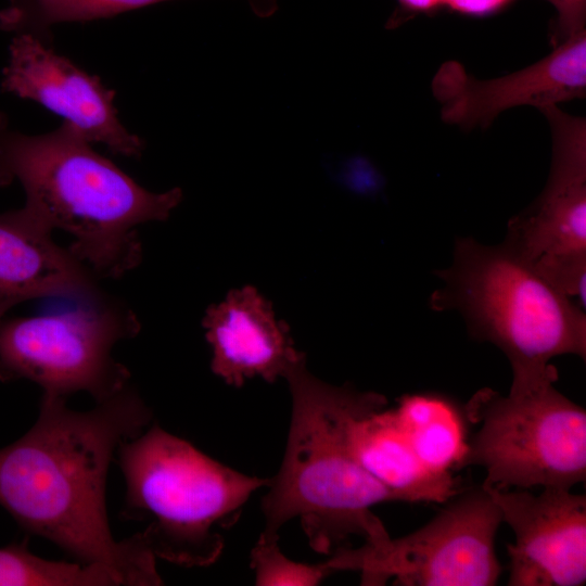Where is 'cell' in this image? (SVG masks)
<instances>
[{
  "label": "cell",
  "mask_w": 586,
  "mask_h": 586,
  "mask_svg": "<svg viewBox=\"0 0 586 586\" xmlns=\"http://www.w3.org/2000/svg\"><path fill=\"white\" fill-rule=\"evenodd\" d=\"M151 419L128 385L88 411L43 393L35 424L0 449V505L22 527L78 561L110 568L123 585H162L156 558L139 533L114 538L105 506L115 451Z\"/></svg>",
  "instance_id": "obj_1"
},
{
  "label": "cell",
  "mask_w": 586,
  "mask_h": 586,
  "mask_svg": "<svg viewBox=\"0 0 586 586\" xmlns=\"http://www.w3.org/2000/svg\"><path fill=\"white\" fill-rule=\"evenodd\" d=\"M432 90L444 122L466 129L488 127L509 109L531 105L539 111L585 98L586 29L553 46L538 62L492 79H479L457 61L434 75Z\"/></svg>",
  "instance_id": "obj_12"
},
{
  "label": "cell",
  "mask_w": 586,
  "mask_h": 586,
  "mask_svg": "<svg viewBox=\"0 0 586 586\" xmlns=\"http://www.w3.org/2000/svg\"><path fill=\"white\" fill-rule=\"evenodd\" d=\"M394 411L415 453L429 469H455L467 438L464 411L434 393L406 395Z\"/></svg>",
  "instance_id": "obj_16"
},
{
  "label": "cell",
  "mask_w": 586,
  "mask_h": 586,
  "mask_svg": "<svg viewBox=\"0 0 586 586\" xmlns=\"http://www.w3.org/2000/svg\"><path fill=\"white\" fill-rule=\"evenodd\" d=\"M540 112L552 138L549 176L537 199L509 220L504 243L585 308L586 120L558 105Z\"/></svg>",
  "instance_id": "obj_9"
},
{
  "label": "cell",
  "mask_w": 586,
  "mask_h": 586,
  "mask_svg": "<svg viewBox=\"0 0 586 586\" xmlns=\"http://www.w3.org/2000/svg\"><path fill=\"white\" fill-rule=\"evenodd\" d=\"M556 12L551 29L553 46L586 29V0H546Z\"/></svg>",
  "instance_id": "obj_20"
},
{
  "label": "cell",
  "mask_w": 586,
  "mask_h": 586,
  "mask_svg": "<svg viewBox=\"0 0 586 586\" xmlns=\"http://www.w3.org/2000/svg\"><path fill=\"white\" fill-rule=\"evenodd\" d=\"M24 207L0 214V322L14 306L46 296L102 298L94 273Z\"/></svg>",
  "instance_id": "obj_14"
},
{
  "label": "cell",
  "mask_w": 586,
  "mask_h": 586,
  "mask_svg": "<svg viewBox=\"0 0 586 586\" xmlns=\"http://www.w3.org/2000/svg\"><path fill=\"white\" fill-rule=\"evenodd\" d=\"M484 486V485H483ZM514 533L510 586H581L586 581V497L570 488L484 486Z\"/></svg>",
  "instance_id": "obj_11"
},
{
  "label": "cell",
  "mask_w": 586,
  "mask_h": 586,
  "mask_svg": "<svg viewBox=\"0 0 586 586\" xmlns=\"http://www.w3.org/2000/svg\"><path fill=\"white\" fill-rule=\"evenodd\" d=\"M164 1L169 0H9V5L0 12V28L50 43L51 29L55 25L109 18ZM247 2L260 17H267L277 10V0Z\"/></svg>",
  "instance_id": "obj_17"
},
{
  "label": "cell",
  "mask_w": 586,
  "mask_h": 586,
  "mask_svg": "<svg viewBox=\"0 0 586 586\" xmlns=\"http://www.w3.org/2000/svg\"><path fill=\"white\" fill-rule=\"evenodd\" d=\"M397 8L387 21V27L394 28L420 14H434L445 9L446 0H396Z\"/></svg>",
  "instance_id": "obj_22"
},
{
  "label": "cell",
  "mask_w": 586,
  "mask_h": 586,
  "mask_svg": "<svg viewBox=\"0 0 586 586\" xmlns=\"http://www.w3.org/2000/svg\"><path fill=\"white\" fill-rule=\"evenodd\" d=\"M203 326L213 372L237 387L256 375L272 383L305 359L285 322L276 320L271 304L254 286L233 290L209 306Z\"/></svg>",
  "instance_id": "obj_13"
},
{
  "label": "cell",
  "mask_w": 586,
  "mask_h": 586,
  "mask_svg": "<svg viewBox=\"0 0 586 586\" xmlns=\"http://www.w3.org/2000/svg\"><path fill=\"white\" fill-rule=\"evenodd\" d=\"M435 273V311L455 310L471 337L498 347L512 373L547 368L562 355L586 357L585 308L549 284L504 242L458 238L451 264Z\"/></svg>",
  "instance_id": "obj_4"
},
{
  "label": "cell",
  "mask_w": 586,
  "mask_h": 586,
  "mask_svg": "<svg viewBox=\"0 0 586 586\" xmlns=\"http://www.w3.org/2000/svg\"><path fill=\"white\" fill-rule=\"evenodd\" d=\"M118 575L107 566L53 561L30 552L26 544L0 548V586H118Z\"/></svg>",
  "instance_id": "obj_18"
},
{
  "label": "cell",
  "mask_w": 586,
  "mask_h": 586,
  "mask_svg": "<svg viewBox=\"0 0 586 586\" xmlns=\"http://www.w3.org/2000/svg\"><path fill=\"white\" fill-rule=\"evenodd\" d=\"M292 395V416L282 464L262 500V536L298 518L310 547L329 553L351 535L367 544L387 538L371 508L407 498L370 474L357 459L352 429L361 417L382 410L384 395L334 386L308 372L305 359L284 375Z\"/></svg>",
  "instance_id": "obj_2"
},
{
  "label": "cell",
  "mask_w": 586,
  "mask_h": 586,
  "mask_svg": "<svg viewBox=\"0 0 586 586\" xmlns=\"http://www.w3.org/2000/svg\"><path fill=\"white\" fill-rule=\"evenodd\" d=\"M92 144L66 122L27 135L0 113V187L18 180L23 207L39 224L69 233L67 249L95 276L118 278L141 263L137 226L167 219L182 190L144 189Z\"/></svg>",
  "instance_id": "obj_3"
},
{
  "label": "cell",
  "mask_w": 586,
  "mask_h": 586,
  "mask_svg": "<svg viewBox=\"0 0 586 586\" xmlns=\"http://www.w3.org/2000/svg\"><path fill=\"white\" fill-rule=\"evenodd\" d=\"M278 540L260 535L251 551L256 585L314 586L333 573L326 563L310 565L289 559L281 552Z\"/></svg>",
  "instance_id": "obj_19"
},
{
  "label": "cell",
  "mask_w": 586,
  "mask_h": 586,
  "mask_svg": "<svg viewBox=\"0 0 586 586\" xmlns=\"http://www.w3.org/2000/svg\"><path fill=\"white\" fill-rule=\"evenodd\" d=\"M502 517L483 485L457 495L415 532L357 549H340L324 562L333 573L356 571L362 585L492 586L501 574L495 550Z\"/></svg>",
  "instance_id": "obj_8"
},
{
  "label": "cell",
  "mask_w": 586,
  "mask_h": 586,
  "mask_svg": "<svg viewBox=\"0 0 586 586\" xmlns=\"http://www.w3.org/2000/svg\"><path fill=\"white\" fill-rule=\"evenodd\" d=\"M515 0H446L445 9L464 16L484 17L496 14Z\"/></svg>",
  "instance_id": "obj_21"
},
{
  "label": "cell",
  "mask_w": 586,
  "mask_h": 586,
  "mask_svg": "<svg viewBox=\"0 0 586 586\" xmlns=\"http://www.w3.org/2000/svg\"><path fill=\"white\" fill-rule=\"evenodd\" d=\"M557 368L512 373L507 395L485 387L463 408L479 430L455 469L479 466L482 485L570 488L586 479V411L555 387Z\"/></svg>",
  "instance_id": "obj_6"
},
{
  "label": "cell",
  "mask_w": 586,
  "mask_h": 586,
  "mask_svg": "<svg viewBox=\"0 0 586 586\" xmlns=\"http://www.w3.org/2000/svg\"><path fill=\"white\" fill-rule=\"evenodd\" d=\"M124 514L149 518L141 538L155 558L193 568L217 561L230 527L270 479L235 471L158 425L122 443Z\"/></svg>",
  "instance_id": "obj_5"
},
{
  "label": "cell",
  "mask_w": 586,
  "mask_h": 586,
  "mask_svg": "<svg viewBox=\"0 0 586 586\" xmlns=\"http://www.w3.org/2000/svg\"><path fill=\"white\" fill-rule=\"evenodd\" d=\"M352 444L364 468L408 502H445L459 492L450 472L433 471L419 459L394 409L359 418L352 429Z\"/></svg>",
  "instance_id": "obj_15"
},
{
  "label": "cell",
  "mask_w": 586,
  "mask_h": 586,
  "mask_svg": "<svg viewBox=\"0 0 586 586\" xmlns=\"http://www.w3.org/2000/svg\"><path fill=\"white\" fill-rule=\"evenodd\" d=\"M140 330L125 307L86 302L60 314L0 322V380H30L44 394L67 397L85 391L97 403L128 385L130 371L112 356L114 345Z\"/></svg>",
  "instance_id": "obj_7"
},
{
  "label": "cell",
  "mask_w": 586,
  "mask_h": 586,
  "mask_svg": "<svg viewBox=\"0 0 586 586\" xmlns=\"http://www.w3.org/2000/svg\"><path fill=\"white\" fill-rule=\"evenodd\" d=\"M0 85L3 92L40 104L114 154L140 157L144 151V141L118 117L115 91L36 37L14 35Z\"/></svg>",
  "instance_id": "obj_10"
}]
</instances>
